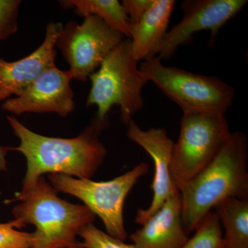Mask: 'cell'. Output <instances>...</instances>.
<instances>
[{
    "label": "cell",
    "mask_w": 248,
    "mask_h": 248,
    "mask_svg": "<svg viewBox=\"0 0 248 248\" xmlns=\"http://www.w3.org/2000/svg\"><path fill=\"white\" fill-rule=\"evenodd\" d=\"M7 120L20 144L16 148L6 147V150L19 152L27 159L22 190L30 187L46 173L90 179L107 155L99 135L108 124L107 119H94L82 133L71 139L50 138L34 133L14 116H7Z\"/></svg>",
    "instance_id": "6da1fadb"
},
{
    "label": "cell",
    "mask_w": 248,
    "mask_h": 248,
    "mask_svg": "<svg viewBox=\"0 0 248 248\" xmlns=\"http://www.w3.org/2000/svg\"><path fill=\"white\" fill-rule=\"evenodd\" d=\"M248 140L231 133L213 161L179 190L183 228L195 231L204 217L224 199H248Z\"/></svg>",
    "instance_id": "7a4b0ae2"
},
{
    "label": "cell",
    "mask_w": 248,
    "mask_h": 248,
    "mask_svg": "<svg viewBox=\"0 0 248 248\" xmlns=\"http://www.w3.org/2000/svg\"><path fill=\"white\" fill-rule=\"evenodd\" d=\"M58 192L41 177L11 200L19 202L13 210L15 219L22 227H35L31 248H83L77 236L96 216L86 205L62 200Z\"/></svg>",
    "instance_id": "3957f363"
},
{
    "label": "cell",
    "mask_w": 248,
    "mask_h": 248,
    "mask_svg": "<svg viewBox=\"0 0 248 248\" xmlns=\"http://www.w3.org/2000/svg\"><path fill=\"white\" fill-rule=\"evenodd\" d=\"M138 63L132 54L130 39L124 38L89 77L91 89L87 105L97 107L96 118L107 120L110 109L118 106L121 119L128 125L143 108L142 91L148 82Z\"/></svg>",
    "instance_id": "277c9868"
},
{
    "label": "cell",
    "mask_w": 248,
    "mask_h": 248,
    "mask_svg": "<svg viewBox=\"0 0 248 248\" xmlns=\"http://www.w3.org/2000/svg\"><path fill=\"white\" fill-rule=\"evenodd\" d=\"M140 70L147 82L153 83L184 113L225 115L234 98V88L219 78L165 66L156 56L143 61Z\"/></svg>",
    "instance_id": "5b68a950"
},
{
    "label": "cell",
    "mask_w": 248,
    "mask_h": 248,
    "mask_svg": "<svg viewBox=\"0 0 248 248\" xmlns=\"http://www.w3.org/2000/svg\"><path fill=\"white\" fill-rule=\"evenodd\" d=\"M231 132L225 115L186 112L173 148L171 177L179 191L208 166L226 143Z\"/></svg>",
    "instance_id": "8992f818"
},
{
    "label": "cell",
    "mask_w": 248,
    "mask_h": 248,
    "mask_svg": "<svg viewBox=\"0 0 248 248\" xmlns=\"http://www.w3.org/2000/svg\"><path fill=\"white\" fill-rule=\"evenodd\" d=\"M148 169L146 163H140L131 170L108 182H94L62 174H50L48 179L57 190L82 201L102 220L108 234L125 241L128 234L124 227V203L133 186L147 174Z\"/></svg>",
    "instance_id": "52a82bcc"
},
{
    "label": "cell",
    "mask_w": 248,
    "mask_h": 248,
    "mask_svg": "<svg viewBox=\"0 0 248 248\" xmlns=\"http://www.w3.org/2000/svg\"><path fill=\"white\" fill-rule=\"evenodd\" d=\"M81 24L76 22L63 26L56 42L66 62L73 79L86 81L124 36L109 27L100 18L85 16Z\"/></svg>",
    "instance_id": "ba28073f"
},
{
    "label": "cell",
    "mask_w": 248,
    "mask_h": 248,
    "mask_svg": "<svg viewBox=\"0 0 248 248\" xmlns=\"http://www.w3.org/2000/svg\"><path fill=\"white\" fill-rule=\"evenodd\" d=\"M247 0H186L182 4L184 16L165 36L158 50L157 58L169 60L179 46L185 45L196 32L210 31L213 45L220 29L239 14Z\"/></svg>",
    "instance_id": "9c48e42d"
},
{
    "label": "cell",
    "mask_w": 248,
    "mask_h": 248,
    "mask_svg": "<svg viewBox=\"0 0 248 248\" xmlns=\"http://www.w3.org/2000/svg\"><path fill=\"white\" fill-rule=\"evenodd\" d=\"M73 79L68 71L50 67L16 97L1 104V109L14 115L53 112L66 117L74 110L75 94L71 89Z\"/></svg>",
    "instance_id": "30bf717a"
},
{
    "label": "cell",
    "mask_w": 248,
    "mask_h": 248,
    "mask_svg": "<svg viewBox=\"0 0 248 248\" xmlns=\"http://www.w3.org/2000/svg\"><path fill=\"white\" fill-rule=\"evenodd\" d=\"M127 136L129 140L145 150L154 161L155 176L151 188L153 198L147 209H139L135 222L143 224L161 208L173 194L179 192L172 182L171 163L174 142L168 136L164 128H152L144 130L134 122L128 124Z\"/></svg>",
    "instance_id": "8fae6325"
},
{
    "label": "cell",
    "mask_w": 248,
    "mask_h": 248,
    "mask_svg": "<svg viewBox=\"0 0 248 248\" xmlns=\"http://www.w3.org/2000/svg\"><path fill=\"white\" fill-rule=\"evenodd\" d=\"M63 27L62 23H49L42 45L25 58L15 62L0 58V102L19 95L44 71L55 65V47Z\"/></svg>",
    "instance_id": "7c38bea8"
},
{
    "label": "cell",
    "mask_w": 248,
    "mask_h": 248,
    "mask_svg": "<svg viewBox=\"0 0 248 248\" xmlns=\"http://www.w3.org/2000/svg\"><path fill=\"white\" fill-rule=\"evenodd\" d=\"M180 193L173 194L142 228L130 236L140 248H181L188 239L183 228Z\"/></svg>",
    "instance_id": "4fadbf2b"
},
{
    "label": "cell",
    "mask_w": 248,
    "mask_h": 248,
    "mask_svg": "<svg viewBox=\"0 0 248 248\" xmlns=\"http://www.w3.org/2000/svg\"><path fill=\"white\" fill-rule=\"evenodd\" d=\"M176 1L154 0L153 5L137 23L129 22L130 47L138 62L154 58L168 32Z\"/></svg>",
    "instance_id": "5bb4252c"
},
{
    "label": "cell",
    "mask_w": 248,
    "mask_h": 248,
    "mask_svg": "<svg viewBox=\"0 0 248 248\" xmlns=\"http://www.w3.org/2000/svg\"><path fill=\"white\" fill-rule=\"evenodd\" d=\"M214 208L226 231V248H248V199H224Z\"/></svg>",
    "instance_id": "9a60e30c"
},
{
    "label": "cell",
    "mask_w": 248,
    "mask_h": 248,
    "mask_svg": "<svg viewBox=\"0 0 248 248\" xmlns=\"http://www.w3.org/2000/svg\"><path fill=\"white\" fill-rule=\"evenodd\" d=\"M60 4L73 8L78 16H94L129 39V19L117 0H68Z\"/></svg>",
    "instance_id": "2e32d148"
},
{
    "label": "cell",
    "mask_w": 248,
    "mask_h": 248,
    "mask_svg": "<svg viewBox=\"0 0 248 248\" xmlns=\"http://www.w3.org/2000/svg\"><path fill=\"white\" fill-rule=\"evenodd\" d=\"M195 231L181 248H226L221 223L215 211L209 212Z\"/></svg>",
    "instance_id": "e0dca14e"
},
{
    "label": "cell",
    "mask_w": 248,
    "mask_h": 248,
    "mask_svg": "<svg viewBox=\"0 0 248 248\" xmlns=\"http://www.w3.org/2000/svg\"><path fill=\"white\" fill-rule=\"evenodd\" d=\"M78 235L82 239L80 246L83 248H140L136 245L127 244L124 241L112 237L93 223L83 227Z\"/></svg>",
    "instance_id": "ac0fdd59"
},
{
    "label": "cell",
    "mask_w": 248,
    "mask_h": 248,
    "mask_svg": "<svg viewBox=\"0 0 248 248\" xmlns=\"http://www.w3.org/2000/svg\"><path fill=\"white\" fill-rule=\"evenodd\" d=\"M22 228L16 219L0 223V248H31L32 234L16 230Z\"/></svg>",
    "instance_id": "d6986e66"
},
{
    "label": "cell",
    "mask_w": 248,
    "mask_h": 248,
    "mask_svg": "<svg viewBox=\"0 0 248 248\" xmlns=\"http://www.w3.org/2000/svg\"><path fill=\"white\" fill-rule=\"evenodd\" d=\"M21 0H0V41L17 32Z\"/></svg>",
    "instance_id": "ffe728a7"
},
{
    "label": "cell",
    "mask_w": 248,
    "mask_h": 248,
    "mask_svg": "<svg viewBox=\"0 0 248 248\" xmlns=\"http://www.w3.org/2000/svg\"><path fill=\"white\" fill-rule=\"evenodd\" d=\"M154 0H123L121 2L130 23L138 22L151 8Z\"/></svg>",
    "instance_id": "44dd1931"
},
{
    "label": "cell",
    "mask_w": 248,
    "mask_h": 248,
    "mask_svg": "<svg viewBox=\"0 0 248 248\" xmlns=\"http://www.w3.org/2000/svg\"><path fill=\"white\" fill-rule=\"evenodd\" d=\"M6 147L0 146V170L6 169V161L5 159V156L6 154Z\"/></svg>",
    "instance_id": "7402d4cb"
}]
</instances>
